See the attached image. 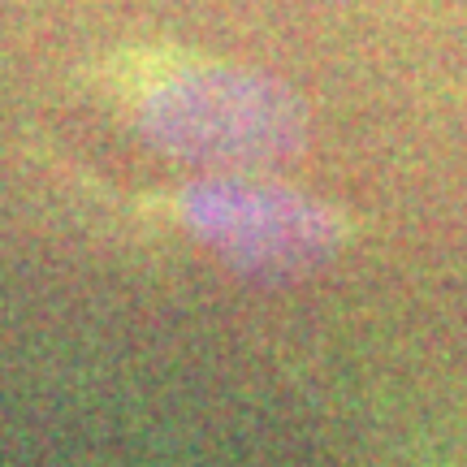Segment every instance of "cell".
<instances>
[{
  "label": "cell",
  "mask_w": 467,
  "mask_h": 467,
  "mask_svg": "<svg viewBox=\"0 0 467 467\" xmlns=\"http://www.w3.org/2000/svg\"><path fill=\"white\" fill-rule=\"evenodd\" d=\"M186 225L225 265L255 277H295L334 255L342 225L320 200L255 173H213L186 191Z\"/></svg>",
  "instance_id": "cell-2"
},
{
  "label": "cell",
  "mask_w": 467,
  "mask_h": 467,
  "mask_svg": "<svg viewBox=\"0 0 467 467\" xmlns=\"http://www.w3.org/2000/svg\"><path fill=\"white\" fill-rule=\"evenodd\" d=\"M139 126L161 151L213 173H260L307 143L299 96L273 74L234 66L169 74L143 96Z\"/></svg>",
  "instance_id": "cell-1"
}]
</instances>
